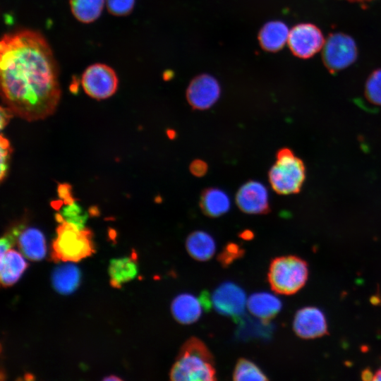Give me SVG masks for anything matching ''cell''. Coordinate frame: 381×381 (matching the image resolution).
I'll list each match as a JSON object with an SVG mask.
<instances>
[{"mask_svg": "<svg viewBox=\"0 0 381 381\" xmlns=\"http://www.w3.org/2000/svg\"><path fill=\"white\" fill-rule=\"evenodd\" d=\"M0 83L3 101L14 115L32 121L55 111L61 98L59 68L40 32L23 29L2 36Z\"/></svg>", "mask_w": 381, "mask_h": 381, "instance_id": "obj_1", "label": "cell"}, {"mask_svg": "<svg viewBox=\"0 0 381 381\" xmlns=\"http://www.w3.org/2000/svg\"><path fill=\"white\" fill-rule=\"evenodd\" d=\"M169 376L174 381L215 380L214 358L205 344L195 337L186 340L180 349Z\"/></svg>", "mask_w": 381, "mask_h": 381, "instance_id": "obj_2", "label": "cell"}, {"mask_svg": "<svg viewBox=\"0 0 381 381\" xmlns=\"http://www.w3.org/2000/svg\"><path fill=\"white\" fill-rule=\"evenodd\" d=\"M56 234L52 246V258L56 262H75L95 252L90 229H79L64 221L56 228Z\"/></svg>", "mask_w": 381, "mask_h": 381, "instance_id": "obj_3", "label": "cell"}, {"mask_svg": "<svg viewBox=\"0 0 381 381\" xmlns=\"http://www.w3.org/2000/svg\"><path fill=\"white\" fill-rule=\"evenodd\" d=\"M268 176L273 190L281 195L300 192L306 177V166L289 148L279 150Z\"/></svg>", "mask_w": 381, "mask_h": 381, "instance_id": "obj_4", "label": "cell"}, {"mask_svg": "<svg viewBox=\"0 0 381 381\" xmlns=\"http://www.w3.org/2000/svg\"><path fill=\"white\" fill-rule=\"evenodd\" d=\"M308 277L307 262L295 255L275 258L272 260L267 273L272 289L283 295L298 292L306 284Z\"/></svg>", "mask_w": 381, "mask_h": 381, "instance_id": "obj_5", "label": "cell"}, {"mask_svg": "<svg viewBox=\"0 0 381 381\" xmlns=\"http://www.w3.org/2000/svg\"><path fill=\"white\" fill-rule=\"evenodd\" d=\"M357 57L355 40L343 32L330 34L322 47L323 64L332 74L346 68L356 61Z\"/></svg>", "mask_w": 381, "mask_h": 381, "instance_id": "obj_6", "label": "cell"}, {"mask_svg": "<svg viewBox=\"0 0 381 381\" xmlns=\"http://www.w3.org/2000/svg\"><path fill=\"white\" fill-rule=\"evenodd\" d=\"M118 83L114 70L104 64L88 66L81 78L85 93L96 99H104L113 95L117 90Z\"/></svg>", "mask_w": 381, "mask_h": 381, "instance_id": "obj_7", "label": "cell"}, {"mask_svg": "<svg viewBox=\"0 0 381 381\" xmlns=\"http://www.w3.org/2000/svg\"><path fill=\"white\" fill-rule=\"evenodd\" d=\"M325 38L320 28L310 23L295 25L289 32L288 43L296 56L309 59L324 46Z\"/></svg>", "mask_w": 381, "mask_h": 381, "instance_id": "obj_8", "label": "cell"}, {"mask_svg": "<svg viewBox=\"0 0 381 381\" xmlns=\"http://www.w3.org/2000/svg\"><path fill=\"white\" fill-rule=\"evenodd\" d=\"M247 300L243 289L230 282L220 284L211 296L212 305L216 311L234 319L243 314Z\"/></svg>", "mask_w": 381, "mask_h": 381, "instance_id": "obj_9", "label": "cell"}, {"mask_svg": "<svg viewBox=\"0 0 381 381\" xmlns=\"http://www.w3.org/2000/svg\"><path fill=\"white\" fill-rule=\"evenodd\" d=\"M220 95V86L210 75L201 74L194 78L186 90L188 103L194 109H207L212 106Z\"/></svg>", "mask_w": 381, "mask_h": 381, "instance_id": "obj_10", "label": "cell"}, {"mask_svg": "<svg viewBox=\"0 0 381 381\" xmlns=\"http://www.w3.org/2000/svg\"><path fill=\"white\" fill-rule=\"evenodd\" d=\"M293 328L298 337L306 339L321 337L328 333L325 316L315 307L298 310L294 316Z\"/></svg>", "mask_w": 381, "mask_h": 381, "instance_id": "obj_11", "label": "cell"}, {"mask_svg": "<svg viewBox=\"0 0 381 381\" xmlns=\"http://www.w3.org/2000/svg\"><path fill=\"white\" fill-rule=\"evenodd\" d=\"M236 204L244 212L265 214L270 212L268 193L265 186L255 181L243 185L236 196Z\"/></svg>", "mask_w": 381, "mask_h": 381, "instance_id": "obj_12", "label": "cell"}, {"mask_svg": "<svg viewBox=\"0 0 381 381\" xmlns=\"http://www.w3.org/2000/svg\"><path fill=\"white\" fill-rule=\"evenodd\" d=\"M203 303L200 298L189 293L176 296L171 304V312L174 318L183 325L196 322L202 315Z\"/></svg>", "mask_w": 381, "mask_h": 381, "instance_id": "obj_13", "label": "cell"}, {"mask_svg": "<svg viewBox=\"0 0 381 381\" xmlns=\"http://www.w3.org/2000/svg\"><path fill=\"white\" fill-rule=\"evenodd\" d=\"M282 306L278 297L265 291L254 293L247 300V308L249 312L265 322L279 313Z\"/></svg>", "mask_w": 381, "mask_h": 381, "instance_id": "obj_14", "label": "cell"}, {"mask_svg": "<svg viewBox=\"0 0 381 381\" xmlns=\"http://www.w3.org/2000/svg\"><path fill=\"white\" fill-rule=\"evenodd\" d=\"M28 263L23 255L13 249H8L1 255L0 277L3 286L14 284L21 277Z\"/></svg>", "mask_w": 381, "mask_h": 381, "instance_id": "obj_15", "label": "cell"}, {"mask_svg": "<svg viewBox=\"0 0 381 381\" xmlns=\"http://www.w3.org/2000/svg\"><path fill=\"white\" fill-rule=\"evenodd\" d=\"M16 243L24 256L31 260L38 261L45 256V238L43 234L36 228L24 229Z\"/></svg>", "mask_w": 381, "mask_h": 381, "instance_id": "obj_16", "label": "cell"}, {"mask_svg": "<svg viewBox=\"0 0 381 381\" xmlns=\"http://www.w3.org/2000/svg\"><path fill=\"white\" fill-rule=\"evenodd\" d=\"M289 32L284 23L280 20L270 21L259 32L260 44L266 51L277 52L282 49L288 41Z\"/></svg>", "mask_w": 381, "mask_h": 381, "instance_id": "obj_17", "label": "cell"}, {"mask_svg": "<svg viewBox=\"0 0 381 381\" xmlns=\"http://www.w3.org/2000/svg\"><path fill=\"white\" fill-rule=\"evenodd\" d=\"M186 248L193 258L198 261H207L213 257L216 251V243L208 233L195 231L188 236Z\"/></svg>", "mask_w": 381, "mask_h": 381, "instance_id": "obj_18", "label": "cell"}, {"mask_svg": "<svg viewBox=\"0 0 381 381\" xmlns=\"http://www.w3.org/2000/svg\"><path fill=\"white\" fill-rule=\"evenodd\" d=\"M200 205L205 214L210 217H217L229 211L231 203L224 191L210 188L202 191Z\"/></svg>", "mask_w": 381, "mask_h": 381, "instance_id": "obj_19", "label": "cell"}, {"mask_svg": "<svg viewBox=\"0 0 381 381\" xmlns=\"http://www.w3.org/2000/svg\"><path fill=\"white\" fill-rule=\"evenodd\" d=\"M80 279V270L73 264H64L56 267L52 276L53 286L62 294H68L75 291Z\"/></svg>", "mask_w": 381, "mask_h": 381, "instance_id": "obj_20", "label": "cell"}, {"mask_svg": "<svg viewBox=\"0 0 381 381\" xmlns=\"http://www.w3.org/2000/svg\"><path fill=\"white\" fill-rule=\"evenodd\" d=\"M108 272L111 285L120 288L124 283L136 277L138 265L135 258L126 257L111 260Z\"/></svg>", "mask_w": 381, "mask_h": 381, "instance_id": "obj_21", "label": "cell"}, {"mask_svg": "<svg viewBox=\"0 0 381 381\" xmlns=\"http://www.w3.org/2000/svg\"><path fill=\"white\" fill-rule=\"evenodd\" d=\"M104 0H70V6L75 18L84 23H90L100 16Z\"/></svg>", "mask_w": 381, "mask_h": 381, "instance_id": "obj_22", "label": "cell"}, {"mask_svg": "<svg viewBox=\"0 0 381 381\" xmlns=\"http://www.w3.org/2000/svg\"><path fill=\"white\" fill-rule=\"evenodd\" d=\"M233 379L241 380H267L266 375L253 362L246 358H240L234 368Z\"/></svg>", "mask_w": 381, "mask_h": 381, "instance_id": "obj_23", "label": "cell"}, {"mask_svg": "<svg viewBox=\"0 0 381 381\" xmlns=\"http://www.w3.org/2000/svg\"><path fill=\"white\" fill-rule=\"evenodd\" d=\"M364 95L371 104L381 106V68L374 70L367 78Z\"/></svg>", "mask_w": 381, "mask_h": 381, "instance_id": "obj_24", "label": "cell"}, {"mask_svg": "<svg viewBox=\"0 0 381 381\" xmlns=\"http://www.w3.org/2000/svg\"><path fill=\"white\" fill-rule=\"evenodd\" d=\"M60 214L64 222H67L79 229H85L87 215L77 202L74 201L71 204H66L62 208Z\"/></svg>", "mask_w": 381, "mask_h": 381, "instance_id": "obj_25", "label": "cell"}, {"mask_svg": "<svg viewBox=\"0 0 381 381\" xmlns=\"http://www.w3.org/2000/svg\"><path fill=\"white\" fill-rule=\"evenodd\" d=\"M244 250L236 243H228L218 255V260L224 267L229 266L233 261L243 256Z\"/></svg>", "mask_w": 381, "mask_h": 381, "instance_id": "obj_26", "label": "cell"}, {"mask_svg": "<svg viewBox=\"0 0 381 381\" xmlns=\"http://www.w3.org/2000/svg\"><path fill=\"white\" fill-rule=\"evenodd\" d=\"M108 11L114 16L129 14L133 8L135 0H106Z\"/></svg>", "mask_w": 381, "mask_h": 381, "instance_id": "obj_27", "label": "cell"}, {"mask_svg": "<svg viewBox=\"0 0 381 381\" xmlns=\"http://www.w3.org/2000/svg\"><path fill=\"white\" fill-rule=\"evenodd\" d=\"M24 229V224H17L16 226L12 227L8 231H7L3 237L1 238V255H3L11 246L17 242V239L20 234Z\"/></svg>", "mask_w": 381, "mask_h": 381, "instance_id": "obj_28", "label": "cell"}, {"mask_svg": "<svg viewBox=\"0 0 381 381\" xmlns=\"http://www.w3.org/2000/svg\"><path fill=\"white\" fill-rule=\"evenodd\" d=\"M1 181L5 178L8 168V162L10 155H11L12 149L10 146L8 140L4 138L2 135L1 136Z\"/></svg>", "mask_w": 381, "mask_h": 381, "instance_id": "obj_29", "label": "cell"}, {"mask_svg": "<svg viewBox=\"0 0 381 381\" xmlns=\"http://www.w3.org/2000/svg\"><path fill=\"white\" fill-rule=\"evenodd\" d=\"M190 171L195 176H202L207 171V164L202 160L195 159L191 162Z\"/></svg>", "mask_w": 381, "mask_h": 381, "instance_id": "obj_30", "label": "cell"}, {"mask_svg": "<svg viewBox=\"0 0 381 381\" xmlns=\"http://www.w3.org/2000/svg\"><path fill=\"white\" fill-rule=\"evenodd\" d=\"M58 193L59 197L64 200L66 205L71 204L75 201L71 195V187L70 185L66 183L59 185Z\"/></svg>", "mask_w": 381, "mask_h": 381, "instance_id": "obj_31", "label": "cell"}, {"mask_svg": "<svg viewBox=\"0 0 381 381\" xmlns=\"http://www.w3.org/2000/svg\"><path fill=\"white\" fill-rule=\"evenodd\" d=\"M12 111L6 107H1V129L2 130L9 122L11 118L13 116Z\"/></svg>", "mask_w": 381, "mask_h": 381, "instance_id": "obj_32", "label": "cell"}, {"mask_svg": "<svg viewBox=\"0 0 381 381\" xmlns=\"http://www.w3.org/2000/svg\"><path fill=\"white\" fill-rule=\"evenodd\" d=\"M373 374L370 370H365L362 373V378L363 380H369L373 379Z\"/></svg>", "mask_w": 381, "mask_h": 381, "instance_id": "obj_33", "label": "cell"}, {"mask_svg": "<svg viewBox=\"0 0 381 381\" xmlns=\"http://www.w3.org/2000/svg\"><path fill=\"white\" fill-rule=\"evenodd\" d=\"M240 236H241L242 238L248 240V239L252 238L253 236V234L250 231L246 230L243 231Z\"/></svg>", "mask_w": 381, "mask_h": 381, "instance_id": "obj_34", "label": "cell"}, {"mask_svg": "<svg viewBox=\"0 0 381 381\" xmlns=\"http://www.w3.org/2000/svg\"><path fill=\"white\" fill-rule=\"evenodd\" d=\"M372 380H381V369L377 370L375 374H373Z\"/></svg>", "mask_w": 381, "mask_h": 381, "instance_id": "obj_35", "label": "cell"}, {"mask_svg": "<svg viewBox=\"0 0 381 381\" xmlns=\"http://www.w3.org/2000/svg\"><path fill=\"white\" fill-rule=\"evenodd\" d=\"M167 134L170 139H174L176 137V132L174 130L169 129L167 131Z\"/></svg>", "mask_w": 381, "mask_h": 381, "instance_id": "obj_36", "label": "cell"}, {"mask_svg": "<svg viewBox=\"0 0 381 381\" xmlns=\"http://www.w3.org/2000/svg\"><path fill=\"white\" fill-rule=\"evenodd\" d=\"M347 1H351V2H356V3H365V2L370 1L372 0H347Z\"/></svg>", "mask_w": 381, "mask_h": 381, "instance_id": "obj_37", "label": "cell"}, {"mask_svg": "<svg viewBox=\"0 0 381 381\" xmlns=\"http://www.w3.org/2000/svg\"><path fill=\"white\" fill-rule=\"evenodd\" d=\"M104 380H120L119 377H106Z\"/></svg>", "mask_w": 381, "mask_h": 381, "instance_id": "obj_38", "label": "cell"}]
</instances>
